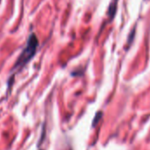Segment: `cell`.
<instances>
[{
	"instance_id": "6da1fadb",
	"label": "cell",
	"mask_w": 150,
	"mask_h": 150,
	"mask_svg": "<svg viewBox=\"0 0 150 150\" xmlns=\"http://www.w3.org/2000/svg\"><path fill=\"white\" fill-rule=\"evenodd\" d=\"M39 42H38V38L35 34H31L30 36L28 39L27 42V45L25 47V49L22 50L21 54L20 55L19 58L17 59L14 67L18 68V67H23L27 63H28L31 58L35 56L37 47H38Z\"/></svg>"
}]
</instances>
